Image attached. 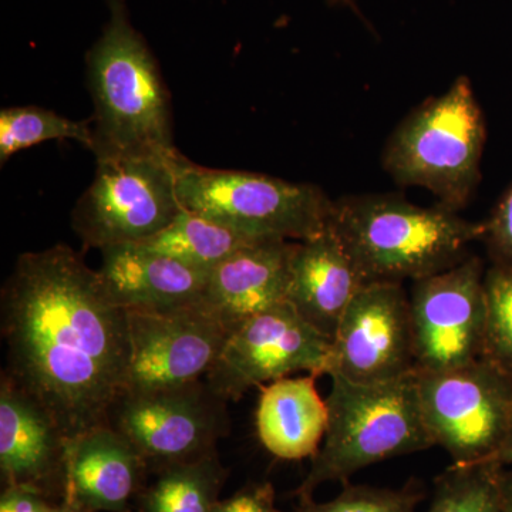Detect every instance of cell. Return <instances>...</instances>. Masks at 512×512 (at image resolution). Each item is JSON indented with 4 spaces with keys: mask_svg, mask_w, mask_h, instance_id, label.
I'll list each match as a JSON object with an SVG mask.
<instances>
[{
    "mask_svg": "<svg viewBox=\"0 0 512 512\" xmlns=\"http://www.w3.org/2000/svg\"><path fill=\"white\" fill-rule=\"evenodd\" d=\"M6 373L67 440L109 424L126 393L128 323L99 272L66 244L25 252L2 289Z\"/></svg>",
    "mask_w": 512,
    "mask_h": 512,
    "instance_id": "6da1fadb",
    "label": "cell"
},
{
    "mask_svg": "<svg viewBox=\"0 0 512 512\" xmlns=\"http://www.w3.org/2000/svg\"><path fill=\"white\" fill-rule=\"evenodd\" d=\"M109 5V23L86 56L94 156L177 157L170 93L156 57L131 26L124 0Z\"/></svg>",
    "mask_w": 512,
    "mask_h": 512,
    "instance_id": "7a4b0ae2",
    "label": "cell"
},
{
    "mask_svg": "<svg viewBox=\"0 0 512 512\" xmlns=\"http://www.w3.org/2000/svg\"><path fill=\"white\" fill-rule=\"evenodd\" d=\"M329 227L370 282H402L446 271L484 237L470 222L437 205L419 207L394 195H355L333 201Z\"/></svg>",
    "mask_w": 512,
    "mask_h": 512,
    "instance_id": "3957f363",
    "label": "cell"
},
{
    "mask_svg": "<svg viewBox=\"0 0 512 512\" xmlns=\"http://www.w3.org/2000/svg\"><path fill=\"white\" fill-rule=\"evenodd\" d=\"M329 377L328 430L293 493L299 501L313 500L322 484L345 485L366 467L436 446L421 416L416 373L380 384Z\"/></svg>",
    "mask_w": 512,
    "mask_h": 512,
    "instance_id": "277c9868",
    "label": "cell"
},
{
    "mask_svg": "<svg viewBox=\"0 0 512 512\" xmlns=\"http://www.w3.org/2000/svg\"><path fill=\"white\" fill-rule=\"evenodd\" d=\"M485 121L466 76L431 97L396 128L383 167L397 184L429 190L441 207L458 212L480 183Z\"/></svg>",
    "mask_w": 512,
    "mask_h": 512,
    "instance_id": "5b68a950",
    "label": "cell"
},
{
    "mask_svg": "<svg viewBox=\"0 0 512 512\" xmlns=\"http://www.w3.org/2000/svg\"><path fill=\"white\" fill-rule=\"evenodd\" d=\"M175 175L185 210L242 234L301 242L329 227L333 201L316 185L202 167L183 154L175 161Z\"/></svg>",
    "mask_w": 512,
    "mask_h": 512,
    "instance_id": "8992f818",
    "label": "cell"
},
{
    "mask_svg": "<svg viewBox=\"0 0 512 512\" xmlns=\"http://www.w3.org/2000/svg\"><path fill=\"white\" fill-rule=\"evenodd\" d=\"M180 154L97 160L93 183L72 212L83 248L140 244L168 227L183 210L175 175Z\"/></svg>",
    "mask_w": 512,
    "mask_h": 512,
    "instance_id": "52a82bcc",
    "label": "cell"
},
{
    "mask_svg": "<svg viewBox=\"0 0 512 512\" xmlns=\"http://www.w3.org/2000/svg\"><path fill=\"white\" fill-rule=\"evenodd\" d=\"M421 416L457 466L493 461L512 427V380L481 359L446 372L416 373Z\"/></svg>",
    "mask_w": 512,
    "mask_h": 512,
    "instance_id": "ba28073f",
    "label": "cell"
},
{
    "mask_svg": "<svg viewBox=\"0 0 512 512\" xmlns=\"http://www.w3.org/2000/svg\"><path fill=\"white\" fill-rule=\"evenodd\" d=\"M227 400L207 380L121 396L109 426L146 460L150 473L217 451L229 433Z\"/></svg>",
    "mask_w": 512,
    "mask_h": 512,
    "instance_id": "9c48e42d",
    "label": "cell"
},
{
    "mask_svg": "<svg viewBox=\"0 0 512 512\" xmlns=\"http://www.w3.org/2000/svg\"><path fill=\"white\" fill-rule=\"evenodd\" d=\"M330 350L332 340L284 302L232 330L205 380L222 399L238 402L249 390L295 373L328 376Z\"/></svg>",
    "mask_w": 512,
    "mask_h": 512,
    "instance_id": "30bf717a",
    "label": "cell"
},
{
    "mask_svg": "<svg viewBox=\"0 0 512 512\" xmlns=\"http://www.w3.org/2000/svg\"><path fill=\"white\" fill-rule=\"evenodd\" d=\"M126 393H146L205 379L229 335L202 303L126 309ZM123 394V396H124Z\"/></svg>",
    "mask_w": 512,
    "mask_h": 512,
    "instance_id": "8fae6325",
    "label": "cell"
},
{
    "mask_svg": "<svg viewBox=\"0 0 512 512\" xmlns=\"http://www.w3.org/2000/svg\"><path fill=\"white\" fill-rule=\"evenodd\" d=\"M485 269L468 255L446 271L413 281L410 292L416 373L446 372L483 357Z\"/></svg>",
    "mask_w": 512,
    "mask_h": 512,
    "instance_id": "7c38bea8",
    "label": "cell"
},
{
    "mask_svg": "<svg viewBox=\"0 0 512 512\" xmlns=\"http://www.w3.org/2000/svg\"><path fill=\"white\" fill-rule=\"evenodd\" d=\"M416 373L410 298L402 282L363 286L340 320L328 376L357 384L396 382Z\"/></svg>",
    "mask_w": 512,
    "mask_h": 512,
    "instance_id": "4fadbf2b",
    "label": "cell"
},
{
    "mask_svg": "<svg viewBox=\"0 0 512 512\" xmlns=\"http://www.w3.org/2000/svg\"><path fill=\"white\" fill-rule=\"evenodd\" d=\"M66 447L53 417L2 372L0 471L5 485H33L62 497Z\"/></svg>",
    "mask_w": 512,
    "mask_h": 512,
    "instance_id": "5bb4252c",
    "label": "cell"
},
{
    "mask_svg": "<svg viewBox=\"0 0 512 512\" xmlns=\"http://www.w3.org/2000/svg\"><path fill=\"white\" fill-rule=\"evenodd\" d=\"M150 474L144 457L104 424L67 440L63 491L92 512H136Z\"/></svg>",
    "mask_w": 512,
    "mask_h": 512,
    "instance_id": "9a60e30c",
    "label": "cell"
},
{
    "mask_svg": "<svg viewBox=\"0 0 512 512\" xmlns=\"http://www.w3.org/2000/svg\"><path fill=\"white\" fill-rule=\"evenodd\" d=\"M296 242L262 239L215 266L201 301L229 330L288 302Z\"/></svg>",
    "mask_w": 512,
    "mask_h": 512,
    "instance_id": "2e32d148",
    "label": "cell"
},
{
    "mask_svg": "<svg viewBox=\"0 0 512 512\" xmlns=\"http://www.w3.org/2000/svg\"><path fill=\"white\" fill-rule=\"evenodd\" d=\"M365 285V276L332 228L296 242L288 302L326 338H335L346 309Z\"/></svg>",
    "mask_w": 512,
    "mask_h": 512,
    "instance_id": "e0dca14e",
    "label": "cell"
},
{
    "mask_svg": "<svg viewBox=\"0 0 512 512\" xmlns=\"http://www.w3.org/2000/svg\"><path fill=\"white\" fill-rule=\"evenodd\" d=\"M104 291L123 309L168 308L200 301L210 272L140 244L101 249Z\"/></svg>",
    "mask_w": 512,
    "mask_h": 512,
    "instance_id": "ac0fdd59",
    "label": "cell"
},
{
    "mask_svg": "<svg viewBox=\"0 0 512 512\" xmlns=\"http://www.w3.org/2000/svg\"><path fill=\"white\" fill-rule=\"evenodd\" d=\"M313 375L282 377L261 387L255 412L258 439L279 460L301 461L318 453L328 430V403Z\"/></svg>",
    "mask_w": 512,
    "mask_h": 512,
    "instance_id": "d6986e66",
    "label": "cell"
},
{
    "mask_svg": "<svg viewBox=\"0 0 512 512\" xmlns=\"http://www.w3.org/2000/svg\"><path fill=\"white\" fill-rule=\"evenodd\" d=\"M153 474V483L144 485L138 495L136 512H212L229 471L215 451Z\"/></svg>",
    "mask_w": 512,
    "mask_h": 512,
    "instance_id": "ffe728a7",
    "label": "cell"
},
{
    "mask_svg": "<svg viewBox=\"0 0 512 512\" xmlns=\"http://www.w3.org/2000/svg\"><path fill=\"white\" fill-rule=\"evenodd\" d=\"M262 239L272 238H254L242 234L237 229L183 208L168 227L140 242V245L183 264L211 272L239 249Z\"/></svg>",
    "mask_w": 512,
    "mask_h": 512,
    "instance_id": "44dd1931",
    "label": "cell"
},
{
    "mask_svg": "<svg viewBox=\"0 0 512 512\" xmlns=\"http://www.w3.org/2000/svg\"><path fill=\"white\" fill-rule=\"evenodd\" d=\"M50 140H76L92 150V119L70 120L43 107H8L0 111V163L13 154Z\"/></svg>",
    "mask_w": 512,
    "mask_h": 512,
    "instance_id": "7402d4cb",
    "label": "cell"
},
{
    "mask_svg": "<svg viewBox=\"0 0 512 512\" xmlns=\"http://www.w3.org/2000/svg\"><path fill=\"white\" fill-rule=\"evenodd\" d=\"M503 467L494 461L466 466L451 464L436 478L427 512H503L498 487Z\"/></svg>",
    "mask_w": 512,
    "mask_h": 512,
    "instance_id": "603a6c76",
    "label": "cell"
},
{
    "mask_svg": "<svg viewBox=\"0 0 512 512\" xmlns=\"http://www.w3.org/2000/svg\"><path fill=\"white\" fill-rule=\"evenodd\" d=\"M483 359L512 380V265L493 264L485 271Z\"/></svg>",
    "mask_w": 512,
    "mask_h": 512,
    "instance_id": "cb8c5ba5",
    "label": "cell"
},
{
    "mask_svg": "<svg viewBox=\"0 0 512 512\" xmlns=\"http://www.w3.org/2000/svg\"><path fill=\"white\" fill-rule=\"evenodd\" d=\"M424 500L420 484L402 488H379L372 485H343L342 493L326 503L299 501L292 512H414Z\"/></svg>",
    "mask_w": 512,
    "mask_h": 512,
    "instance_id": "d4e9b609",
    "label": "cell"
},
{
    "mask_svg": "<svg viewBox=\"0 0 512 512\" xmlns=\"http://www.w3.org/2000/svg\"><path fill=\"white\" fill-rule=\"evenodd\" d=\"M493 264L512 265V184L484 222V237Z\"/></svg>",
    "mask_w": 512,
    "mask_h": 512,
    "instance_id": "484cf974",
    "label": "cell"
},
{
    "mask_svg": "<svg viewBox=\"0 0 512 512\" xmlns=\"http://www.w3.org/2000/svg\"><path fill=\"white\" fill-rule=\"evenodd\" d=\"M212 512H282L276 508L275 488L269 481L252 483L218 501Z\"/></svg>",
    "mask_w": 512,
    "mask_h": 512,
    "instance_id": "4316f807",
    "label": "cell"
},
{
    "mask_svg": "<svg viewBox=\"0 0 512 512\" xmlns=\"http://www.w3.org/2000/svg\"><path fill=\"white\" fill-rule=\"evenodd\" d=\"M60 501L33 485H5L0 512H57Z\"/></svg>",
    "mask_w": 512,
    "mask_h": 512,
    "instance_id": "83f0119b",
    "label": "cell"
},
{
    "mask_svg": "<svg viewBox=\"0 0 512 512\" xmlns=\"http://www.w3.org/2000/svg\"><path fill=\"white\" fill-rule=\"evenodd\" d=\"M498 487H500L503 512H512V468L511 470H505V467L501 468Z\"/></svg>",
    "mask_w": 512,
    "mask_h": 512,
    "instance_id": "f1b7e54d",
    "label": "cell"
},
{
    "mask_svg": "<svg viewBox=\"0 0 512 512\" xmlns=\"http://www.w3.org/2000/svg\"><path fill=\"white\" fill-rule=\"evenodd\" d=\"M57 512H92L80 504L72 494L63 491L60 497L59 510Z\"/></svg>",
    "mask_w": 512,
    "mask_h": 512,
    "instance_id": "f546056e",
    "label": "cell"
},
{
    "mask_svg": "<svg viewBox=\"0 0 512 512\" xmlns=\"http://www.w3.org/2000/svg\"><path fill=\"white\" fill-rule=\"evenodd\" d=\"M494 463L501 464L504 467H512V427L510 434H508L507 440L498 451L497 456L494 457Z\"/></svg>",
    "mask_w": 512,
    "mask_h": 512,
    "instance_id": "4dcf8cb0",
    "label": "cell"
}]
</instances>
